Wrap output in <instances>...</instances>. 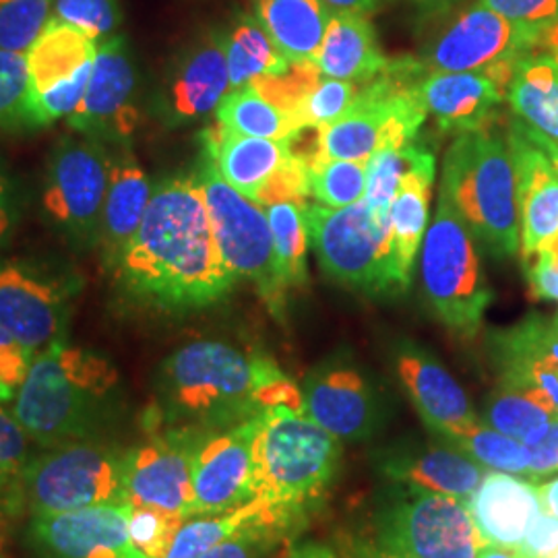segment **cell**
<instances>
[{
  "label": "cell",
  "instance_id": "obj_33",
  "mask_svg": "<svg viewBox=\"0 0 558 558\" xmlns=\"http://www.w3.org/2000/svg\"><path fill=\"white\" fill-rule=\"evenodd\" d=\"M226 62L230 73V92L255 85L257 81L278 77L290 69V62L260 27L255 15L239 13L221 29Z\"/></svg>",
  "mask_w": 558,
  "mask_h": 558
},
{
  "label": "cell",
  "instance_id": "obj_29",
  "mask_svg": "<svg viewBox=\"0 0 558 558\" xmlns=\"http://www.w3.org/2000/svg\"><path fill=\"white\" fill-rule=\"evenodd\" d=\"M315 62L323 77L364 85L379 77L389 60L366 15L333 13Z\"/></svg>",
  "mask_w": 558,
  "mask_h": 558
},
{
  "label": "cell",
  "instance_id": "obj_49",
  "mask_svg": "<svg viewBox=\"0 0 558 558\" xmlns=\"http://www.w3.org/2000/svg\"><path fill=\"white\" fill-rule=\"evenodd\" d=\"M34 356L32 350L0 327V405L17 398Z\"/></svg>",
  "mask_w": 558,
  "mask_h": 558
},
{
  "label": "cell",
  "instance_id": "obj_55",
  "mask_svg": "<svg viewBox=\"0 0 558 558\" xmlns=\"http://www.w3.org/2000/svg\"><path fill=\"white\" fill-rule=\"evenodd\" d=\"M343 550H345V557L348 558H405L379 550L377 546H373L371 542H366V539L360 538V536H352V538L345 539Z\"/></svg>",
  "mask_w": 558,
  "mask_h": 558
},
{
  "label": "cell",
  "instance_id": "obj_30",
  "mask_svg": "<svg viewBox=\"0 0 558 558\" xmlns=\"http://www.w3.org/2000/svg\"><path fill=\"white\" fill-rule=\"evenodd\" d=\"M515 120L538 137L558 145V54L536 50L515 62L507 85Z\"/></svg>",
  "mask_w": 558,
  "mask_h": 558
},
{
  "label": "cell",
  "instance_id": "obj_24",
  "mask_svg": "<svg viewBox=\"0 0 558 558\" xmlns=\"http://www.w3.org/2000/svg\"><path fill=\"white\" fill-rule=\"evenodd\" d=\"M420 104L445 133L486 129L507 89L484 73H426L416 83Z\"/></svg>",
  "mask_w": 558,
  "mask_h": 558
},
{
  "label": "cell",
  "instance_id": "obj_44",
  "mask_svg": "<svg viewBox=\"0 0 558 558\" xmlns=\"http://www.w3.org/2000/svg\"><path fill=\"white\" fill-rule=\"evenodd\" d=\"M360 85L352 81L320 77L313 92L300 101L292 119L300 126H319L325 129L331 122L341 119L359 98Z\"/></svg>",
  "mask_w": 558,
  "mask_h": 558
},
{
  "label": "cell",
  "instance_id": "obj_58",
  "mask_svg": "<svg viewBox=\"0 0 558 558\" xmlns=\"http://www.w3.org/2000/svg\"><path fill=\"white\" fill-rule=\"evenodd\" d=\"M476 558H530L521 546H500V544H482Z\"/></svg>",
  "mask_w": 558,
  "mask_h": 558
},
{
  "label": "cell",
  "instance_id": "obj_59",
  "mask_svg": "<svg viewBox=\"0 0 558 558\" xmlns=\"http://www.w3.org/2000/svg\"><path fill=\"white\" fill-rule=\"evenodd\" d=\"M519 124H521V122H519ZM521 126H523V124H521ZM523 129H525L527 137L534 141V143L538 145L539 149H542V151H544V154H546V156L550 158V161L555 163V168H557L558 172V145H555V143H550V141L548 140H544V137H538V135H536V133H532V131H530L527 126H523Z\"/></svg>",
  "mask_w": 558,
  "mask_h": 558
},
{
  "label": "cell",
  "instance_id": "obj_43",
  "mask_svg": "<svg viewBox=\"0 0 558 558\" xmlns=\"http://www.w3.org/2000/svg\"><path fill=\"white\" fill-rule=\"evenodd\" d=\"M57 0H0V50L25 54L50 21Z\"/></svg>",
  "mask_w": 558,
  "mask_h": 558
},
{
  "label": "cell",
  "instance_id": "obj_64",
  "mask_svg": "<svg viewBox=\"0 0 558 558\" xmlns=\"http://www.w3.org/2000/svg\"><path fill=\"white\" fill-rule=\"evenodd\" d=\"M557 54H558V52H557Z\"/></svg>",
  "mask_w": 558,
  "mask_h": 558
},
{
  "label": "cell",
  "instance_id": "obj_63",
  "mask_svg": "<svg viewBox=\"0 0 558 558\" xmlns=\"http://www.w3.org/2000/svg\"><path fill=\"white\" fill-rule=\"evenodd\" d=\"M550 558H558V550H557V553H555V555H553V557H550Z\"/></svg>",
  "mask_w": 558,
  "mask_h": 558
},
{
  "label": "cell",
  "instance_id": "obj_54",
  "mask_svg": "<svg viewBox=\"0 0 558 558\" xmlns=\"http://www.w3.org/2000/svg\"><path fill=\"white\" fill-rule=\"evenodd\" d=\"M410 2L422 17L439 20V17H445L447 13H451L453 9H458L459 4L465 2V0H410Z\"/></svg>",
  "mask_w": 558,
  "mask_h": 558
},
{
  "label": "cell",
  "instance_id": "obj_21",
  "mask_svg": "<svg viewBox=\"0 0 558 558\" xmlns=\"http://www.w3.org/2000/svg\"><path fill=\"white\" fill-rule=\"evenodd\" d=\"M488 356L502 385L532 389L558 410V311L527 317L488 333Z\"/></svg>",
  "mask_w": 558,
  "mask_h": 558
},
{
  "label": "cell",
  "instance_id": "obj_62",
  "mask_svg": "<svg viewBox=\"0 0 558 558\" xmlns=\"http://www.w3.org/2000/svg\"><path fill=\"white\" fill-rule=\"evenodd\" d=\"M0 558H11L7 555V550H4V546H2V539H0Z\"/></svg>",
  "mask_w": 558,
  "mask_h": 558
},
{
  "label": "cell",
  "instance_id": "obj_38",
  "mask_svg": "<svg viewBox=\"0 0 558 558\" xmlns=\"http://www.w3.org/2000/svg\"><path fill=\"white\" fill-rule=\"evenodd\" d=\"M267 505L260 499L251 500L248 505L220 513V515H197L189 518L179 527L170 542L166 555L161 558H201L220 542L236 534L246 523L255 521L265 513Z\"/></svg>",
  "mask_w": 558,
  "mask_h": 558
},
{
  "label": "cell",
  "instance_id": "obj_27",
  "mask_svg": "<svg viewBox=\"0 0 558 558\" xmlns=\"http://www.w3.org/2000/svg\"><path fill=\"white\" fill-rule=\"evenodd\" d=\"M151 195L154 186L131 145L117 147L110 160L98 242L106 267L112 265L120 251L137 234Z\"/></svg>",
  "mask_w": 558,
  "mask_h": 558
},
{
  "label": "cell",
  "instance_id": "obj_22",
  "mask_svg": "<svg viewBox=\"0 0 558 558\" xmlns=\"http://www.w3.org/2000/svg\"><path fill=\"white\" fill-rule=\"evenodd\" d=\"M375 465L380 476L393 484L461 500H470L490 472L447 440L396 442L380 449Z\"/></svg>",
  "mask_w": 558,
  "mask_h": 558
},
{
  "label": "cell",
  "instance_id": "obj_47",
  "mask_svg": "<svg viewBox=\"0 0 558 558\" xmlns=\"http://www.w3.org/2000/svg\"><path fill=\"white\" fill-rule=\"evenodd\" d=\"M290 538L292 536L279 525L269 509H265L260 518L246 523L201 558H267L281 542Z\"/></svg>",
  "mask_w": 558,
  "mask_h": 558
},
{
  "label": "cell",
  "instance_id": "obj_51",
  "mask_svg": "<svg viewBox=\"0 0 558 558\" xmlns=\"http://www.w3.org/2000/svg\"><path fill=\"white\" fill-rule=\"evenodd\" d=\"M20 221V191L11 172L0 161V251L15 236Z\"/></svg>",
  "mask_w": 558,
  "mask_h": 558
},
{
  "label": "cell",
  "instance_id": "obj_16",
  "mask_svg": "<svg viewBox=\"0 0 558 558\" xmlns=\"http://www.w3.org/2000/svg\"><path fill=\"white\" fill-rule=\"evenodd\" d=\"M304 416L336 439H371L383 420L379 389L350 354L319 362L302 383Z\"/></svg>",
  "mask_w": 558,
  "mask_h": 558
},
{
  "label": "cell",
  "instance_id": "obj_37",
  "mask_svg": "<svg viewBox=\"0 0 558 558\" xmlns=\"http://www.w3.org/2000/svg\"><path fill=\"white\" fill-rule=\"evenodd\" d=\"M32 442L13 412L0 405V527L23 515V480Z\"/></svg>",
  "mask_w": 558,
  "mask_h": 558
},
{
  "label": "cell",
  "instance_id": "obj_9",
  "mask_svg": "<svg viewBox=\"0 0 558 558\" xmlns=\"http://www.w3.org/2000/svg\"><path fill=\"white\" fill-rule=\"evenodd\" d=\"M126 451L98 439L46 449L23 480V515H57L124 500Z\"/></svg>",
  "mask_w": 558,
  "mask_h": 558
},
{
  "label": "cell",
  "instance_id": "obj_57",
  "mask_svg": "<svg viewBox=\"0 0 558 558\" xmlns=\"http://www.w3.org/2000/svg\"><path fill=\"white\" fill-rule=\"evenodd\" d=\"M538 497L542 502V511L553 518H558V476L539 484Z\"/></svg>",
  "mask_w": 558,
  "mask_h": 558
},
{
  "label": "cell",
  "instance_id": "obj_28",
  "mask_svg": "<svg viewBox=\"0 0 558 558\" xmlns=\"http://www.w3.org/2000/svg\"><path fill=\"white\" fill-rule=\"evenodd\" d=\"M435 151H430L426 145L414 143L412 160L391 205L393 253L399 274L410 286L414 263L418 259L422 240L428 230V203L435 182Z\"/></svg>",
  "mask_w": 558,
  "mask_h": 558
},
{
  "label": "cell",
  "instance_id": "obj_35",
  "mask_svg": "<svg viewBox=\"0 0 558 558\" xmlns=\"http://www.w3.org/2000/svg\"><path fill=\"white\" fill-rule=\"evenodd\" d=\"M216 120L240 135L260 140L283 141L296 131L292 117L276 104L265 100L251 85L232 89L218 106Z\"/></svg>",
  "mask_w": 558,
  "mask_h": 558
},
{
  "label": "cell",
  "instance_id": "obj_56",
  "mask_svg": "<svg viewBox=\"0 0 558 558\" xmlns=\"http://www.w3.org/2000/svg\"><path fill=\"white\" fill-rule=\"evenodd\" d=\"M331 13H354V15H368L379 9L383 0H325Z\"/></svg>",
  "mask_w": 558,
  "mask_h": 558
},
{
  "label": "cell",
  "instance_id": "obj_2",
  "mask_svg": "<svg viewBox=\"0 0 558 558\" xmlns=\"http://www.w3.org/2000/svg\"><path fill=\"white\" fill-rule=\"evenodd\" d=\"M281 375L267 356L220 339H197L161 362L151 428L211 433L259 416L260 391Z\"/></svg>",
  "mask_w": 558,
  "mask_h": 558
},
{
  "label": "cell",
  "instance_id": "obj_46",
  "mask_svg": "<svg viewBox=\"0 0 558 558\" xmlns=\"http://www.w3.org/2000/svg\"><path fill=\"white\" fill-rule=\"evenodd\" d=\"M52 13L96 44L114 38L122 25L119 0H57Z\"/></svg>",
  "mask_w": 558,
  "mask_h": 558
},
{
  "label": "cell",
  "instance_id": "obj_41",
  "mask_svg": "<svg viewBox=\"0 0 558 558\" xmlns=\"http://www.w3.org/2000/svg\"><path fill=\"white\" fill-rule=\"evenodd\" d=\"M27 60L20 52L0 50V133L34 131Z\"/></svg>",
  "mask_w": 558,
  "mask_h": 558
},
{
  "label": "cell",
  "instance_id": "obj_6",
  "mask_svg": "<svg viewBox=\"0 0 558 558\" xmlns=\"http://www.w3.org/2000/svg\"><path fill=\"white\" fill-rule=\"evenodd\" d=\"M480 248L456 205L440 189L435 220L420 248V290L433 315L461 339L478 336L495 299Z\"/></svg>",
  "mask_w": 558,
  "mask_h": 558
},
{
  "label": "cell",
  "instance_id": "obj_23",
  "mask_svg": "<svg viewBox=\"0 0 558 558\" xmlns=\"http://www.w3.org/2000/svg\"><path fill=\"white\" fill-rule=\"evenodd\" d=\"M505 135L518 179L519 251L527 259L558 239V172L518 120Z\"/></svg>",
  "mask_w": 558,
  "mask_h": 558
},
{
  "label": "cell",
  "instance_id": "obj_26",
  "mask_svg": "<svg viewBox=\"0 0 558 558\" xmlns=\"http://www.w3.org/2000/svg\"><path fill=\"white\" fill-rule=\"evenodd\" d=\"M201 147L221 179L253 201H259L260 191L288 158L286 141L240 135L220 120L201 131Z\"/></svg>",
  "mask_w": 558,
  "mask_h": 558
},
{
  "label": "cell",
  "instance_id": "obj_13",
  "mask_svg": "<svg viewBox=\"0 0 558 558\" xmlns=\"http://www.w3.org/2000/svg\"><path fill=\"white\" fill-rule=\"evenodd\" d=\"M80 281L44 263L0 260V327L38 354L64 339Z\"/></svg>",
  "mask_w": 558,
  "mask_h": 558
},
{
  "label": "cell",
  "instance_id": "obj_39",
  "mask_svg": "<svg viewBox=\"0 0 558 558\" xmlns=\"http://www.w3.org/2000/svg\"><path fill=\"white\" fill-rule=\"evenodd\" d=\"M447 442H451L470 458L476 459L488 470L527 478V472H530L527 447L519 440L500 435L484 422H478L476 426L447 439Z\"/></svg>",
  "mask_w": 558,
  "mask_h": 558
},
{
  "label": "cell",
  "instance_id": "obj_7",
  "mask_svg": "<svg viewBox=\"0 0 558 558\" xmlns=\"http://www.w3.org/2000/svg\"><path fill=\"white\" fill-rule=\"evenodd\" d=\"M304 220L320 269L339 286L379 299L410 290L393 253L391 218H377L366 201L339 209L306 203Z\"/></svg>",
  "mask_w": 558,
  "mask_h": 558
},
{
  "label": "cell",
  "instance_id": "obj_48",
  "mask_svg": "<svg viewBox=\"0 0 558 558\" xmlns=\"http://www.w3.org/2000/svg\"><path fill=\"white\" fill-rule=\"evenodd\" d=\"M184 521L174 513L129 505V538L141 557L161 558Z\"/></svg>",
  "mask_w": 558,
  "mask_h": 558
},
{
  "label": "cell",
  "instance_id": "obj_42",
  "mask_svg": "<svg viewBox=\"0 0 558 558\" xmlns=\"http://www.w3.org/2000/svg\"><path fill=\"white\" fill-rule=\"evenodd\" d=\"M412 147L414 143L405 147H383L366 161L364 201L377 218H391V205L412 160Z\"/></svg>",
  "mask_w": 558,
  "mask_h": 558
},
{
  "label": "cell",
  "instance_id": "obj_17",
  "mask_svg": "<svg viewBox=\"0 0 558 558\" xmlns=\"http://www.w3.org/2000/svg\"><path fill=\"white\" fill-rule=\"evenodd\" d=\"M201 433L151 428V437L126 451L124 500L180 518H193V456Z\"/></svg>",
  "mask_w": 558,
  "mask_h": 558
},
{
  "label": "cell",
  "instance_id": "obj_53",
  "mask_svg": "<svg viewBox=\"0 0 558 558\" xmlns=\"http://www.w3.org/2000/svg\"><path fill=\"white\" fill-rule=\"evenodd\" d=\"M530 558H550L558 550V518L539 513L521 544Z\"/></svg>",
  "mask_w": 558,
  "mask_h": 558
},
{
  "label": "cell",
  "instance_id": "obj_36",
  "mask_svg": "<svg viewBox=\"0 0 558 558\" xmlns=\"http://www.w3.org/2000/svg\"><path fill=\"white\" fill-rule=\"evenodd\" d=\"M304 205L294 201H279L267 205V220L274 234L279 274L290 292L302 288L308 279L306 255L311 242L304 220Z\"/></svg>",
  "mask_w": 558,
  "mask_h": 558
},
{
  "label": "cell",
  "instance_id": "obj_8",
  "mask_svg": "<svg viewBox=\"0 0 558 558\" xmlns=\"http://www.w3.org/2000/svg\"><path fill=\"white\" fill-rule=\"evenodd\" d=\"M360 538L405 558H476L480 538L468 500L393 484Z\"/></svg>",
  "mask_w": 558,
  "mask_h": 558
},
{
  "label": "cell",
  "instance_id": "obj_31",
  "mask_svg": "<svg viewBox=\"0 0 558 558\" xmlns=\"http://www.w3.org/2000/svg\"><path fill=\"white\" fill-rule=\"evenodd\" d=\"M98 44L64 21L50 17L25 52L32 98L92 73Z\"/></svg>",
  "mask_w": 558,
  "mask_h": 558
},
{
  "label": "cell",
  "instance_id": "obj_50",
  "mask_svg": "<svg viewBox=\"0 0 558 558\" xmlns=\"http://www.w3.org/2000/svg\"><path fill=\"white\" fill-rule=\"evenodd\" d=\"M521 263L532 294L538 300L558 302V239Z\"/></svg>",
  "mask_w": 558,
  "mask_h": 558
},
{
  "label": "cell",
  "instance_id": "obj_18",
  "mask_svg": "<svg viewBox=\"0 0 558 558\" xmlns=\"http://www.w3.org/2000/svg\"><path fill=\"white\" fill-rule=\"evenodd\" d=\"M230 94L221 29H209L191 41L168 66L154 98V112L168 129L197 124L216 114Z\"/></svg>",
  "mask_w": 558,
  "mask_h": 558
},
{
  "label": "cell",
  "instance_id": "obj_20",
  "mask_svg": "<svg viewBox=\"0 0 558 558\" xmlns=\"http://www.w3.org/2000/svg\"><path fill=\"white\" fill-rule=\"evenodd\" d=\"M391 362L420 418L439 439H451L482 422L465 389L426 348L410 339H398Z\"/></svg>",
  "mask_w": 558,
  "mask_h": 558
},
{
  "label": "cell",
  "instance_id": "obj_4",
  "mask_svg": "<svg viewBox=\"0 0 558 558\" xmlns=\"http://www.w3.org/2000/svg\"><path fill=\"white\" fill-rule=\"evenodd\" d=\"M255 456L257 499L296 536L338 476L341 440L302 414L274 408L260 416Z\"/></svg>",
  "mask_w": 558,
  "mask_h": 558
},
{
  "label": "cell",
  "instance_id": "obj_32",
  "mask_svg": "<svg viewBox=\"0 0 558 558\" xmlns=\"http://www.w3.org/2000/svg\"><path fill=\"white\" fill-rule=\"evenodd\" d=\"M331 15L325 0H255V17L290 64L315 62Z\"/></svg>",
  "mask_w": 558,
  "mask_h": 558
},
{
  "label": "cell",
  "instance_id": "obj_15",
  "mask_svg": "<svg viewBox=\"0 0 558 558\" xmlns=\"http://www.w3.org/2000/svg\"><path fill=\"white\" fill-rule=\"evenodd\" d=\"M260 416L201 433L193 456V518L228 513L257 499Z\"/></svg>",
  "mask_w": 558,
  "mask_h": 558
},
{
  "label": "cell",
  "instance_id": "obj_1",
  "mask_svg": "<svg viewBox=\"0 0 558 558\" xmlns=\"http://www.w3.org/2000/svg\"><path fill=\"white\" fill-rule=\"evenodd\" d=\"M108 269L126 299L170 315L209 308L239 283L221 259L197 174L154 184L137 234Z\"/></svg>",
  "mask_w": 558,
  "mask_h": 558
},
{
  "label": "cell",
  "instance_id": "obj_40",
  "mask_svg": "<svg viewBox=\"0 0 558 558\" xmlns=\"http://www.w3.org/2000/svg\"><path fill=\"white\" fill-rule=\"evenodd\" d=\"M308 195L323 207H348L366 195V161L323 160L308 170Z\"/></svg>",
  "mask_w": 558,
  "mask_h": 558
},
{
  "label": "cell",
  "instance_id": "obj_5",
  "mask_svg": "<svg viewBox=\"0 0 558 558\" xmlns=\"http://www.w3.org/2000/svg\"><path fill=\"white\" fill-rule=\"evenodd\" d=\"M440 189L493 259L518 255V179L507 135L490 126L458 135L445 156Z\"/></svg>",
  "mask_w": 558,
  "mask_h": 558
},
{
  "label": "cell",
  "instance_id": "obj_19",
  "mask_svg": "<svg viewBox=\"0 0 558 558\" xmlns=\"http://www.w3.org/2000/svg\"><path fill=\"white\" fill-rule=\"evenodd\" d=\"M34 558H145L129 538V502L27 518Z\"/></svg>",
  "mask_w": 558,
  "mask_h": 558
},
{
  "label": "cell",
  "instance_id": "obj_12",
  "mask_svg": "<svg viewBox=\"0 0 558 558\" xmlns=\"http://www.w3.org/2000/svg\"><path fill=\"white\" fill-rule=\"evenodd\" d=\"M536 50L534 36L476 0L440 29L418 60L428 73H484L507 89L515 62Z\"/></svg>",
  "mask_w": 558,
  "mask_h": 558
},
{
  "label": "cell",
  "instance_id": "obj_61",
  "mask_svg": "<svg viewBox=\"0 0 558 558\" xmlns=\"http://www.w3.org/2000/svg\"><path fill=\"white\" fill-rule=\"evenodd\" d=\"M313 558H336L333 557V553L329 550V548H325V546H315V557Z\"/></svg>",
  "mask_w": 558,
  "mask_h": 558
},
{
  "label": "cell",
  "instance_id": "obj_34",
  "mask_svg": "<svg viewBox=\"0 0 558 558\" xmlns=\"http://www.w3.org/2000/svg\"><path fill=\"white\" fill-rule=\"evenodd\" d=\"M557 416V405L546 396L499 383L486 399L480 418L500 435L532 447Z\"/></svg>",
  "mask_w": 558,
  "mask_h": 558
},
{
  "label": "cell",
  "instance_id": "obj_45",
  "mask_svg": "<svg viewBox=\"0 0 558 558\" xmlns=\"http://www.w3.org/2000/svg\"><path fill=\"white\" fill-rule=\"evenodd\" d=\"M534 36L539 50L558 52V0H480Z\"/></svg>",
  "mask_w": 558,
  "mask_h": 558
},
{
  "label": "cell",
  "instance_id": "obj_14",
  "mask_svg": "<svg viewBox=\"0 0 558 558\" xmlns=\"http://www.w3.org/2000/svg\"><path fill=\"white\" fill-rule=\"evenodd\" d=\"M69 126L104 145H131L141 126L140 69L122 34L98 44L89 83Z\"/></svg>",
  "mask_w": 558,
  "mask_h": 558
},
{
  "label": "cell",
  "instance_id": "obj_60",
  "mask_svg": "<svg viewBox=\"0 0 558 558\" xmlns=\"http://www.w3.org/2000/svg\"><path fill=\"white\" fill-rule=\"evenodd\" d=\"M315 557V544H304V546H292L283 558H313Z\"/></svg>",
  "mask_w": 558,
  "mask_h": 558
},
{
  "label": "cell",
  "instance_id": "obj_25",
  "mask_svg": "<svg viewBox=\"0 0 558 558\" xmlns=\"http://www.w3.org/2000/svg\"><path fill=\"white\" fill-rule=\"evenodd\" d=\"M484 544L521 546L542 513L538 486L532 480L490 470L468 500Z\"/></svg>",
  "mask_w": 558,
  "mask_h": 558
},
{
  "label": "cell",
  "instance_id": "obj_11",
  "mask_svg": "<svg viewBox=\"0 0 558 558\" xmlns=\"http://www.w3.org/2000/svg\"><path fill=\"white\" fill-rule=\"evenodd\" d=\"M110 160L108 145L83 135L60 140L48 158L41 184V216L77 248H92L100 242Z\"/></svg>",
  "mask_w": 558,
  "mask_h": 558
},
{
  "label": "cell",
  "instance_id": "obj_10",
  "mask_svg": "<svg viewBox=\"0 0 558 558\" xmlns=\"http://www.w3.org/2000/svg\"><path fill=\"white\" fill-rule=\"evenodd\" d=\"M195 174L203 186L214 236L226 267L234 278L251 281L269 313L276 319H283L290 290L279 274L267 214L257 201L248 199L221 179L214 161L205 156Z\"/></svg>",
  "mask_w": 558,
  "mask_h": 558
},
{
  "label": "cell",
  "instance_id": "obj_3",
  "mask_svg": "<svg viewBox=\"0 0 558 558\" xmlns=\"http://www.w3.org/2000/svg\"><path fill=\"white\" fill-rule=\"evenodd\" d=\"M119 398V371L110 360L59 339L32 360L11 412L29 439L52 449L98 439Z\"/></svg>",
  "mask_w": 558,
  "mask_h": 558
},
{
  "label": "cell",
  "instance_id": "obj_52",
  "mask_svg": "<svg viewBox=\"0 0 558 558\" xmlns=\"http://www.w3.org/2000/svg\"><path fill=\"white\" fill-rule=\"evenodd\" d=\"M530 472L527 480H542L558 474V416L548 424L536 445L527 447Z\"/></svg>",
  "mask_w": 558,
  "mask_h": 558
}]
</instances>
